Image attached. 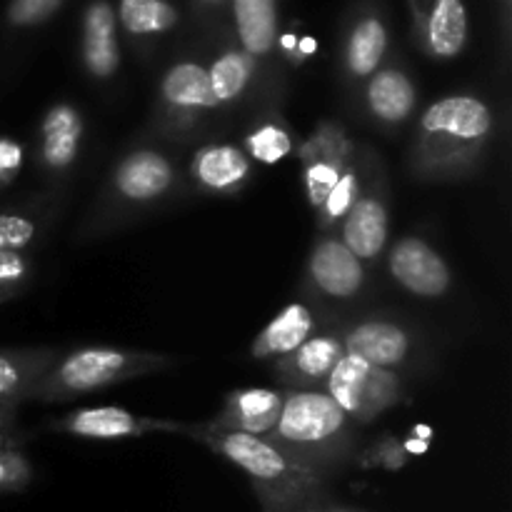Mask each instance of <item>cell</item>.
<instances>
[{
  "label": "cell",
  "mask_w": 512,
  "mask_h": 512,
  "mask_svg": "<svg viewBox=\"0 0 512 512\" xmlns=\"http://www.w3.org/2000/svg\"><path fill=\"white\" fill-rule=\"evenodd\" d=\"M498 130L495 108L478 93H450L418 115L405 170L418 183H460L483 168Z\"/></svg>",
  "instance_id": "1"
},
{
  "label": "cell",
  "mask_w": 512,
  "mask_h": 512,
  "mask_svg": "<svg viewBox=\"0 0 512 512\" xmlns=\"http://www.w3.org/2000/svg\"><path fill=\"white\" fill-rule=\"evenodd\" d=\"M185 190V173L170 145L153 135H140L110 165L98 198L80 225L78 238L98 240L128 228L135 220L175 203Z\"/></svg>",
  "instance_id": "2"
},
{
  "label": "cell",
  "mask_w": 512,
  "mask_h": 512,
  "mask_svg": "<svg viewBox=\"0 0 512 512\" xmlns=\"http://www.w3.org/2000/svg\"><path fill=\"white\" fill-rule=\"evenodd\" d=\"M360 433L363 428L323 390H285L283 410L268 438L303 468L330 483L355 463Z\"/></svg>",
  "instance_id": "3"
},
{
  "label": "cell",
  "mask_w": 512,
  "mask_h": 512,
  "mask_svg": "<svg viewBox=\"0 0 512 512\" xmlns=\"http://www.w3.org/2000/svg\"><path fill=\"white\" fill-rule=\"evenodd\" d=\"M183 438L205 445L210 453L220 455L235 468L243 470L253 483L265 512L288 510L293 505L325 495L323 478L310 473L308 468L290 458L285 450L270 438L245 433H218V430L203 428V423H193L185 428Z\"/></svg>",
  "instance_id": "4"
},
{
  "label": "cell",
  "mask_w": 512,
  "mask_h": 512,
  "mask_svg": "<svg viewBox=\"0 0 512 512\" xmlns=\"http://www.w3.org/2000/svg\"><path fill=\"white\" fill-rule=\"evenodd\" d=\"M180 363V355L118 345H83L60 353L48 373L28 395V403H65L145 375L163 373Z\"/></svg>",
  "instance_id": "5"
},
{
  "label": "cell",
  "mask_w": 512,
  "mask_h": 512,
  "mask_svg": "<svg viewBox=\"0 0 512 512\" xmlns=\"http://www.w3.org/2000/svg\"><path fill=\"white\" fill-rule=\"evenodd\" d=\"M220 120L208 68L198 60H178L163 73L148 133L165 145H190L203 140Z\"/></svg>",
  "instance_id": "6"
},
{
  "label": "cell",
  "mask_w": 512,
  "mask_h": 512,
  "mask_svg": "<svg viewBox=\"0 0 512 512\" xmlns=\"http://www.w3.org/2000/svg\"><path fill=\"white\" fill-rule=\"evenodd\" d=\"M320 390L328 393L355 425L365 428L408 400V375L383 370L345 353Z\"/></svg>",
  "instance_id": "7"
},
{
  "label": "cell",
  "mask_w": 512,
  "mask_h": 512,
  "mask_svg": "<svg viewBox=\"0 0 512 512\" xmlns=\"http://www.w3.org/2000/svg\"><path fill=\"white\" fill-rule=\"evenodd\" d=\"M340 338L345 353L400 375L413 373L423 358V338L418 330L393 315L370 313L363 318L340 320Z\"/></svg>",
  "instance_id": "8"
},
{
  "label": "cell",
  "mask_w": 512,
  "mask_h": 512,
  "mask_svg": "<svg viewBox=\"0 0 512 512\" xmlns=\"http://www.w3.org/2000/svg\"><path fill=\"white\" fill-rule=\"evenodd\" d=\"M370 270L355 258L338 233H318L303 268L305 298L320 305H350L368 293Z\"/></svg>",
  "instance_id": "9"
},
{
  "label": "cell",
  "mask_w": 512,
  "mask_h": 512,
  "mask_svg": "<svg viewBox=\"0 0 512 512\" xmlns=\"http://www.w3.org/2000/svg\"><path fill=\"white\" fill-rule=\"evenodd\" d=\"M338 238L345 248L363 260L365 265H378L390 245V183L388 170L378 153H373L358 200L350 205L338 225Z\"/></svg>",
  "instance_id": "10"
},
{
  "label": "cell",
  "mask_w": 512,
  "mask_h": 512,
  "mask_svg": "<svg viewBox=\"0 0 512 512\" xmlns=\"http://www.w3.org/2000/svg\"><path fill=\"white\" fill-rule=\"evenodd\" d=\"M88 133L83 110L70 100L48 105L35 130V168L45 190H65L80 163Z\"/></svg>",
  "instance_id": "11"
},
{
  "label": "cell",
  "mask_w": 512,
  "mask_h": 512,
  "mask_svg": "<svg viewBox=\"0 0 512 512\" xmlns=\"http://www.w3.org/2000/svg\"><path fill=\"white\" fill-rule=\"evenodd\" d=\"M355 145L358 143L350 138L348 128L335 118L318 120L308 138L298 140L295 155L303 165L305 200H308L313 213L325 203L333 185L338 183Z\"/></svg>",
  "instance_id": "12"
},
{
  "label": "cell",
  "mask_w": 512,
  "mask_h": 512,
  "mask_svg": "<svg viewBox=\"0 0 512 512\" xmlns=\"http://www.w3.org/2000/svg\"><path fill=\"white\" fill-rule=\"evenodd\" d=\"M185 183L208 198H238L255 178V163L233 140H200L185 163Z\"/></svg>",
  "instance_id": "13"
},
{
  "label": "cell",
  "mask_w": 512,
  "mask_h": 512,
  "mask_svg": "<svg viewBox=\"0 0 512 512\" xmlns=\"http://www.w3.org/2000/svg\"><path fill=\"white\" fill-rule=\"evenodd\" d=\"M388 275L405 290L423 300H440L453 290V268L435 245L420 235H403L385 250Z\"/></svg>",
  "instance_id": "14"
},
{
  "label": "cell",
  "mask_w": 512,
  "mask_h": 512,
  "mask_svg": "<svg viewBox=\"0 0 512 512\" xmlns=\"http://www.w3.org/2000/svg\"><path fill=\"white\" fill-rule=\"evenodd\" d=\"M188 423H175L168 418H148V415L130 413L118 405H100V408H78L73 413L60 415L50 423V430L65 433L80 440H128L145 438L153 433L185 435Z\"/></svg>",
  "instance_id": "15"
},
{
  "label": "cell",
  "mask_w": 512,
  "mask_h": 512,
  "mask_svg": "<svg viewBox=\"0 0 512 512\" xmlns=\"http://www.w3.org/2000/svg\"><path fill=\"white\" fill-rule=\"evenodd\" d=\"M333 320H338V315L325 305L310 298L293 300L280 313H275L270 323L255 335L250 343V358L258 363H275L300 348L315 333L328 328Z\"/></svg>",
  "instance_id": "16"
},
{
  "label": "cell",
  "mask_w": 512,
  "mask_h": 512,
  "mask_svg": "<svg viewBox=\"0 0 512 512\" xmlns=\"http://www.w3.org/2000/svg\"><path fill=\"white\" fill-rule=\"evenodd\" d=\"M343 355L345 345L343 338H340L338 318L328 328L305 340L293 353L270 363V373H273L278 388L283 390H320Z\"/></svg>",
  "instance_id": "17"
},
{
  "label": "cell",
  "mask_w": 512,
  "mask_h": 512,
  "mask_svg": "<svg viewBox=\"0 0 512 512\" xmlns=\"http://www.w3.org/2000/svg\"><path fill=\"white\" fill-rule=\"evenodd\" d=\"M363 115L383 133H398L418 110V85L408 70L383 65L360 88Z\"/></svg>",
  "instance_id": "18"
},
{
  "label": "cell",
  "mask_w": 512,
  "mask_h": 512,
  "mask_svg": "<svg viewBox=\"0 0 512 512\" xmlns=\"http://www.w3.org/2000/svg\"><path fill=\"white\" fill-rule=\"evenodd\" d=\"M283 400V388H235L225 393L220 410L205 420L203 428L268 438L280 418Z\"/></svg>",
  "instance_id": "19"
},
{
  "label": "cell",
  "mask_w": 512,
  "mask_h": 512,
  "mask_svg": "<svg viewBox=\"0 0 512 512\" xmlns=\"http://www.w3.org/2000/svg\"><path fill=\"white\" fill-rule=\"evenodd\" d=\"M65 190H43L25 203L0 210V250L28 253L38 245L63 210Z\"/></svg>",
  "instance_id": "20"
},
{
  "label": "cell",
  "mask_w": 512,
  "mask_h": 512,
  "mask_svg": "<svg viewBox=\"0 0 512 512\" xmlns=\"http://www.w3.org/2000/svg\"><path fill=\"white\" fill-rule=\"evenodd\" d=\"M205 68H208L210 90L218 103L220 118H230V115L245 110L248 103H253L260 68L243 48L223 50Z\"/></svg>",
  "instance_id": "21"
},
{
  "label": "cell",
  "mask_w": 512,
  "mask_h": 512,
  "mask_svg": "<svg viewBox=\"0 0 512 512\" xmlns=\"http://www.w3.org/2000/svg\"><path fill=\"white\" fill-rule=\"evenodd\" d=\"M83 68L98 83H108L120 70V45L115 13L105 0L88 5L83 18Z\"/></svg>",
  "instance_id": "22"
},
{
  "label": "cell",
  "mask_w": 512,
  "mask_h": 512,
  "mask_svg": "<svg viewBox=\"0 0 512 512\" xmlns=\"http://www.w3.org/2000/svg\"><path fill=\"white\" fill-rule=\"evenodd\" d=\"M63 353L60 348H0V403L18 408Z\"/></svg>",
  "instance_id": "23"
},
{
  "label": "cell",
  "mask_w": 512,
  "mask_h": 512,
  "mask_svg": "<svg viewBox=\"0 0 512 512\" xmlns=\"http://www.w3.org/2000/svg\"><path fill=\"white\" fill-rule=\"evenodd\" d=\"M240 148L255 165H278L290 155H295L298 135H295L288 118L270 105V108L255 110L243 133Z\"/></svg>",
  "instance_id": "24"
},
{
  "label": "cell",
  "mask_w": 512,
  "mask_h": 512,
  "mask_svg": "<svg viewBox=\"0 0 512 512\" xmlns=\"http://www.w3.org/2000/svg\"><path fill=\"white\" fill-rule=\"evenodd\" d=\"M388 55V28L380 18L368 15L360 18L350 30L343 50V73L345 83L353 90L363 88L365 80L383 68Z\"/></svg>",
  "instance_id": "25"
},
{
  "label": "cell",
  "mask_w": 512,
  "mask_h": 512,
  "mask_svg": "<svg viewBox=\"0 0 512 512\" xmlns=\"http://www.w3.org/2000/svg\"><path fill=\"white\" fill-rule=\"evenodd\" d=\"M375 150L370 145L358 143L355 145L353 155L345 163L343 173H340L338 183L333 185V190L328 193L325 203L315 210V230L318 233H335L340 225V220L345 218V213L350 210V205L358 200L360 190H363L365 175H368L370 158H373Z\"/></svg>",
  "instance_id": "26"
},
{
  "label": "cell",
  "mask_w": 512,
  "mask_h": 512,
  "mask_svg": "<svg viewBox=\"0 0 512 512\" xmlns=\"http://www.w3.org/2000/svg\"><path fill=\"white\" fill-rule=\"evenodd\" d=\"M468 40V15L463 0H435L423 23L425 53L438 60H453Z\"/></svg>",
  "instance_id": "27"
},
{
  "label": "cell",
  "mask_w": 512,
  "mask_h": 512,
  "mask_svg": "<svg viewBox=\"0 0 512 512\" xmlns=\"http://www.w3.org/2000/svg\"><path fill=\"white\" fill-rule=\"evenodd\" d=\"M235 28H238L240 48L258 63L273 55L278 43V15L275 0H233Z\"/></svg>",
  "instance_id": "28"
},
{
  "label": "cell",
  "mask_w": 512,
  "mask_h": 512,
  "mask_svg": "<svg viewBox=\"0 0 512 512\" xmlns=\"http://www.w3.org/2000/svg\"><path fill=\"white\" fill-rule=\"evenodd\" d=\"M120 23L133 38H153L178 23V13L165 0H123Z\"/></svg>",
  "instance_id": "29"
},
{
  "label": "cell",
  "mask_w": 512,
  "mask_h": 512,
  "mask_svg": "<svg viewBox=\"0 0 512 512\" xmlns=\"http://www.w3.org/2000/svg\"><path fill=\"white\" fill-rule=\"evenodd\" d=\"M35 275V263L30 253L0 250V305L18 298Z\"/></svg>",
  "instance_id": "30"
},
{
  "label": "cell",
  "mask_w": 512,
  "mask_h": 512,
  "mask_svg": "<svg viewBox=\"0 0 512 512\" xmlns=\"http://www.w3.org/2000/svg\"><path fill=\"white\" fill-rule=\"evenodd\" d=\"M33 480V465L15 445H0V493L23 490Z\"/></svg>",
  "instance_id": "31"
},
{
  "label": "cell",
  "mask_w": 512,
  "mask_h": 512,
  "mask_svg": "<svg viewBox=\"0 0 512 512\" xmlns=\"http://www.w3.org/2000/svg\"><path fill=\"white\" fill-rule=\"evenodd\" d=\"M63 0H10L8 5V23L15 28H33V25L45 23Z\"/></svg>",
  "instance_id": "32"
},
{
  "label": "cell",
  "mask_w": 512,
  "mask_h": 512,
  "mask_svg": "<svg viewBox=\"0 0 512 512\" xmlns=\"http://www.w3.org/2000/svg\"><path fill=\"white\" fill-rule=\"evenodd\" d=\"M370 453V465H380L385 470H398L408 463V455H405L403 443H400L398 435H380L373 445H368Z\"/></svg>",
  "instance_id": "33"
},
{
  "label": "cell",
  "mask_w": 512,
  "mask_h": 512,
  "mask_svg": "<svg viewBox=\"0 0 512 512\" xmlns=\"http://www.w3.org/2000/svg\"><path fill=\"white\" fill-rule=\"evenodd\" d=\"M25 163V148L20 140L0 135V190L15 183Z\"/></svg>",
  "instance_id": "34"
},
{
  "label": "cell",
  "mask_w": 512,
  "mask_h": 512,
  "mask_svg": "<svg viewBox=\"0 0 512 512\" xmlns=\"http://www.w3.org/2000/svg\"><path fill=\"white\" fill-rule=\"evenodd\" d=\"M430 440H433V430L425 428V425H415V428L410 430L408 438H400V443H403L405 455H408V458H410V455L428 453Z\"/></svg>",
  "instance_id": "35"
},
{
  "label": "cell",
  "mask_w": 512,
  "mask_h": 512,
  "mask_svg": "<svg viewBox=\"0 0 512 512\" xmlns=\"http://www.w3.org/2000/svg\"><path fill=\"white\" fill-rule=\"evenodd\" d=\"M18 435V408L0 403V445H13Z\"/></svg>",
  "instance_id": "36"
},
{
  "label": "cell",
  "mask_w": 512,
  "mask_h": 512,
  "mask_svg": "<svg viewBox=\"0 0 512 512\" xmlns=\"http://www.w3.org/2000/svg\"><path fill=\"white\" fill-rule=\"evenodd\" d=\"M323 500H325V495H318V498L305 500V503H298V505H293V508L280 510V512H323Z\"/></svg>",
  "instance_id": "37"
},
{
  "label": "cell",
  "mask_w": 512,
  "mask_h": 512,
  "mask_svg": "<svg viewBox=\"0 0 512 512\" xmlns=\"http://www.w3.org/2000/svg\"><path fill=\"white\" fill-rule=\"evenodd\" d=\"M315 53V40L310 38V35H305V38L298 40V48H295V58H305V55Z\"/></svg>",
  "instance_id": "38"
},
{
  "label": "cell",
  "mask_w": 512,
  "mask_h": 512,
  "mask_svg": "<svg viewBox=\"0 0 512 512\" xmlns=\"http://www.w3.org/2000/svg\"><path fill=\"white\" fill-rule=\"evenodd\" d=\"M280 48L285 50V53L288 55H295V48H298V38H295L293 33H285V35H280Z\"/></svg>",
  "instance_id": "39"
},
{
  "label": "cell",
  "mask_w": 512,
  "mask_h": 512,
  "mask_svg": "<svg viewBox=\"0 0 512 512\" xmlns=\"http://www.w3.org/2000/svg\"><path fill=\"white\" fill-rule=\"evenodd\" d=\"M323 512H360V510L345 508V505H338V503H333V500L325 498V500H323Z\"/></svg>",
  "instance_id": "40"
},
{
  "label": "cell",
  "mask_w": 512,
  "mask_h": 512,
  "mask_svg": "<svg viewBox=\"0 0 512 512\" xmlns=\"http://www.w3.org/2000/svg\"><path fill=\"white\" fill-rule=\"evenodd\" d=\"M203 3H208V5H220V3H223V0H203Z\"/></svg>",
  "instance_id": "41"
}]
</instances>
